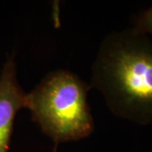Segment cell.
Instances as JSON below:
<instances>
[{
    "label": "cell",
    "mask_w": 152,
    "mask_h": 152,
    "mask_svg": "<svg viewBox=\"0 0 152 152\" xmlns=\"http://www.w3.org/2000/svg\"><path fill=\"white\" fill-rule=\"evenodd\" d=\"M91 85L67 70L48 73L27 94L32 120L55 143L79 140L94 130L87 103Z\"/></svg>",
    "instance_id": "obj_2"
},
{
    "label": "cell",
    "mask_w": 152,
    "mask_h": 152,
    "mask_svg": "<svg viewBox=\"0 0 152 152\" xmlns=\"http://www.w3.org/2000/svg\"><path fill=\"white\" fill-rule=\"evenodd\" d=\"M134 28L152 38V6L138 15Z\"/></svg>",
    "instance_id": "obj_4"
},
{
    "label": "cell",
    "mask_w": 152,
    "mask_h": 152,
    "mask_svg": "<svg viewBox=\"0 0 152 152\" xmlns=\"http://www.w3.org/2000/svg\"><path fill=\"white\" fill-rule=\"evenodd\" d=\"M91 86L115 116L152 124V38L134 27L108 34L93 64Z\"/></svg>",
    "instance_id": "obj_1"
},
{
    "label": "cell",
    "mask_w": 152,
    "mask_h": 152,
    "mask_svg": "<svg viewBox=\"0 0 152 152\" xmlns=\"http://www.w3.org/2000/svg\"><path fill=\"white\" fill-rule=\"evenodd\" d=\"M26 105L27 94L18 82L15 55L11 54L0 74V152H9L15 116Z\"/></svg>",
    "instance_id": "obj_3"
}]
</instances>
